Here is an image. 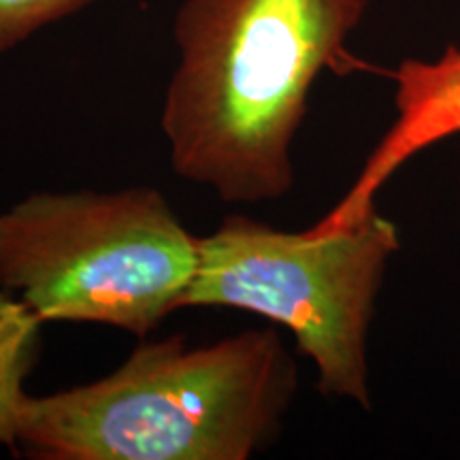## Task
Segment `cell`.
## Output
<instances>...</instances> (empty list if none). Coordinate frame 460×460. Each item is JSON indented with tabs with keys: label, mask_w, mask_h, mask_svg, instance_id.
Instances as JSON below:
<instances>
[{
	"label": "cell",
	"mask_w": 460,
	"mask_h": 460,
	"mask_svg": "<svg viewBox=\"0 0 460 460\" xmlns=\"http://www.w3.org/2000/svg\"><path fill=\"white\" fill-rule=\"evenodd\" d=\"M371 0H183L177 66L160 128L171 169L224 203L254 205L295 186L292 146L324 68Z\"/></svg>",
	"instance_id": "6da1fadb"
},
{
	"label": "cell",
	"mask_w": 460,
	"mask_h": 460,
	"mask_svg": "<svg viewBox=\"0 0 460 460\" xmlns=\"http://www.w3.org/2000/svg\"><path fill=\"white\" fill-rule=\"evenodd\" d=\"M296 365L273 329L207 345L143 341L118 369L28 394L17 450L37 460H247L279 435Z\"/></svg>",
	"instance_id": "7a4b0ae2"
},
{
	"label": "cell",
	"mask_w": 460,
	"mask_h": 460,
	"mask_svg": "<svg viewBox=\"0 0 460 460\" xmlns=\"http://www.w3.org/2000/svg\"><path fill=\"white\" fill-rule=\"evenodd\" d=\"M199 237L156 188L34 192L0 211V288L43 324L147 337L183 309Z\"/></svg>",
	"instance_id": "3957f363"
},
{
	"label": "cell",
	"mask_w": 460,
	"mask_h": 460,
	"mask_svg": "<svg viewBox=\"0 0 460 460\" xmlns=\"http://www.w3.org/2000/svg\"><path fill=\"white\" fill-rule=\"evenodd\" d=\"M396 252L399 230L377 209L349 226L301 233L230 216L199 237L183 309H241L284 326L322 393L369 410L367 339Z\"/></svg>",
	"instance_id": "277c9868"
},
{
	"label": "cell",
	"mask_w": 460,
	"mask_h": 460,
	"mask_svg": "<svg viewBox=\"0 0 460 460\" xmlns=\"http://www.w3.org/2000/svg\"><path fill=\"white\" fill-rule=\"evenodd\" d=\"M390 77L396 119L337 203V216L345 220L369 214L379 188L416 154L460 135V48H447L433 60H402Z\"/></svg>",
	"instance_id": "5b68a950"
},
{
	"label": "cell",
	"mask_w": 460,
	"mask_h": 460,
	"mask_svg": "<svg viewBox=\"0 0 460 460\" xmlns=\"http://www.w3.org/2000/svg\"><path fill=\"white\" fill-rule=\"evenodd\" d=\"M41 324L20 298L0 288V444L13 454L28 399L24 384L41 348Z\"/></svg>",
	"instance_id": "8992f818"
},
{
	"label": "cell",
	"mask_w": 460,
	"mask_h": 460,
	"mask_svg": "<svg viewBox=\"0 0 460 460\" xmlns=\"http://www.w3.org/2000/svg\"><path fill=\"white\" fill-rule=\"evenodd\" d=\"M90 3L92 0H0V54Z\"/></svg>",
	"instance_id": "52a82bcc"
}]
</instances>
